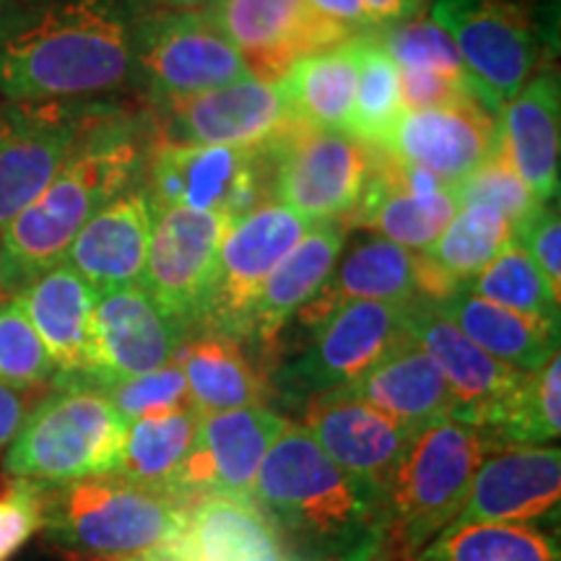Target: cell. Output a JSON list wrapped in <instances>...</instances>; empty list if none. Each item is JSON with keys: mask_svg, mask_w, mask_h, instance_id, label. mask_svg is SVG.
I'll list each match as a JSON object with an SVG mask.
<instances>
[{"mask_svg": "<svg viewBox=\"0 0 561 561\" xmlns=\"http://www.w3.org/2000/svg\"><path fill=\"white\" fill-rule=\"evenodd\" d=\"M128 87H138L130 0H9L0 94L11 104H83Z\"/></svg>", "mask_w": 561, "mask_h": 561, "instance_id": "obj_1", "label": "cell"}, {"mask_svg": "<svg viewBox=\"0 0 561 561\" xmlns=\"http://www.w3.org/2000/svg\"><path fill=\"white\" fill-rule=\"evenodd\" d=\"M252 504L289 561H380L390 502L328 458L305 424L286 421L257 471Z\"/></svg>", "mask_w": 561, "mask_h": 561, "instance_id": "obj_2", "label": "cell"}, {"mask_svg": "<svg viewBox=\"0 0 561 561\" xmlns=\"http://www.w3.org/2000/svg\"><path fill=\"white\" fill-rule=\"evenodd\" d=\"M144 161L136 121L104 112L50 185L0 234V263L9 294L16 297L34 276L66 261L83 224L115 195L136 187Z\"/></svg>", "mask_w": 561, "mask_h": 561, "instance_id": "obj_3", "label": "cell"}, {"mask_svg": "<svg viewBox=\"0 0 561 561\" xmlns=\"http://www.w3.org/2000/svg\"><path fill=\"white\" fill-rule=\"evenodd\" d=\"M42 528L50 541L89 561H144L180 538L185 504L121 473L39 483Z\"/></svg>", "mask_w": 561, "mask_h": 561, "instance_id": "obj_4", "label": "cell"}, {"mask_svg": "<svg viewBox=\"0 0 561 561\" xmlns=\"http://www.w3.org/2000/svg\"><path fill=\"white\" fill-rule=\"evenodd\" d=\"M30 411L11 447L3 471L32 483H66L117 473L128 421L102 390L79 382H55Z\"/></svg>", "mask_w": 561, "mask_h": 561, "instance_id": "obj_5", "label": "cell"}, {"mask_svg": "<svg viewBox=\"0 0 561 561\" xmlns=\"http://www.w3.org/2000/svg\"><path fill=\"white\" fill-rule=\"evenodd\" d=\"M494 453L486 432L460 419L421 430L405 450L390 491L388 551L411 561L466 504L476 468Z\"/></svg>", "mask_w": 561, "mask_h": 561, "instance_id": "obj_6", "label": "cell"}, {"mask_svg": "<svg viewBox=\"0 0 561 561\" xmlns=\"http://www.w3.org/2000/svg\"><path fill=\"white\" fill-rule=\"evenodd\" d=\"M430 16L450 34L476 96L496 115L530 79L549 42L541 0H434Z\"/></svg>", "mask_w": 561, "mask_h": 561, "instance_id": "obj_7", "label": "cell"}, {"mask_svg": "<svg viewBox=\"0 0 561 561\" xmlns=\"http://www.w3.org/2000/svg\"><path fill=\"white\" fill-rule=\"evenodd\" d=\"M380 149L348 133L291 121L263 146L268 198L305 221H341L359 206Z\"/></svg>", "mask_w": 561, "mask_h": 561, "instance_id": "obj_8", "label": "cell"}, {"mask_svg": "<svg viewBox=\"0 0 561 561\" xmlns=\"http://www.w3.org/2000/svg\"><path fill=\"white\" fill-rule=\"evenodd\" d=\"M405 335V305L343 301L312 325L297 356L271 371V385L291 405H305L354 382Z\"/></svg>", "mask_w": 561, "mask_h": 561, "instance_id": "obj_9", "label": "cell"}, {"mask_svg": "<svg viewBox=\"0 0 561 561\" xmlns=\"http://www.w3.org/2000/svg\"><path fill=\"white\" fill-rule=\"evenodd\" d=\"M312 224L276 201L229 219L198 328L244 343L257 291Z\"/></svg>", "mask_w": 561, "mask_h": 561, "instance_id": "obj_10", "label": "cell"}, {"mask_svg": "<svg viewBox=\"0 0 561 561\" xmlns=\"http://www.w3.org/2000/svg\"><path fill=\"white\" fill-rule=\"evenodd\" d=\"M227 224L221 214L153 203L149 255L138 284L185 339L201 322Z\"/></svg>", "mask_w": 561, "mask_h": 561, "instance_id": "obj_11", "label": "cell"}, {"mask_svg": "<svg viewBox=\"0 0 561 561\" xmlns=\"http://www.w3.org/2000/svg\"><path fill=\"white\" fill-rule=\"evenodd\" d=\"M146 187L157 206L208 210L227 219L248 214L268 198V172L261 149L237 146L159 144Z\"/></svg>", "mask_w": 561, "mask_h": 561, "instance_id": "obj_12", "label": "cell"}, {"mask_svg": "<svg viewBox=\"0 0 561 561\" xmlns=\"http://www.w3.org/2000/svg\"><path fill=\"white\" fill-rule=\"evenodd\" d=\"M252 79L206 11L138 19V87L153 104Z\"/></svg>", "mask_w": 561, "mask_h": 561, "instance_id": "obj_13", "label": "cell"}, {"mask_svg": "<svg viewBox=\"0 0 561 561\" xmlns=\"http://www.w3.org/2000/svg\"><path fill=\"white\" fill-rule=\"evenodd\" d=\"M102 115L81 104H11L0 112V234L50 185Z\"/></svg>", "mask_w": 561, "mask_h": 561, "instance_id": "obj_14", "label": "cell"}, {"mask_svg": "<svg viewBox=\"0 0 561 561\" xmlns=\"http://www.w3.org/2000/svg\"><path fill=\"white\" fill-rule=\"evenodd\" d=\"M284 426L286 419L265 403L203 413L193 450L164 491L185 507L208 494L252 502L257 471Z\"/></svg>", "mask_w": 561, "mask_h": 561, "instance_id": "obj_15", "label": "cell"}, {"mask_svg": "<svg viewBox=\"0 0 561 561\" xmlns=\"http://www.w3.org/2000/svg\"><path fill=\"white\" fill-rule=\"evenodd\" d=\"M157 110L161 144L261 149L294 121L280 83L255 76L159 102Z\"/></svg>", "mask_w": 561, "mask_h": 561, "instance_id": "obj_16", "label": "cell"}, {"mask_svg": "<svg viewBox=\"0 0 561 561\" xmlns=\"http://www.w3.org/2000/svg\"><path fill=\"white\" fill-rule=\"evenodd\" d=\"M210 24L242 55L255 79L280 81L305 55L362 37L320 16L307 0H214Z\"/></svg>", "mask_w": 561, "mask_h": 561, "instance_id": "obj_17", "label": "cell"}, {"mask_svg": "<svg viewBox=\"0 0 561 561\" xmlns=\"http://www.w3.org/2000/svg\"><path fill=\"white\" fill-rule=\"evenodd\" d=\"M405 335L437 364L455 396V419L491 432L515 392L523 388L525 371L510 367L468 339L437 310L432 299L419 297L405 305Z\"/></svg>", "mask_w": 561, "mask_h": 561, "instance_id": "obj_18", "label": "cell"}, {"mask_svg": "<svg viewBox=\"0 0 561 561\" xmlns=\"http://www.w3.org/2000/svg\"><path fill=\"white\" fill-rule=\"evenodd\" d=\"M185 333L159 310L140 284L96 291L94 331H91V367L79 380L89 388L149 375L174 362Z\"/></svg>", "mask_w": 561, "mask_h": 561, "instance_id": "obj_19", "label": "cell"}, {"mask_svg": "<svg viewBox=\"0 0 561 561\" xmlns=\"http://www.w3.org/2000/svg\"><path fill=\"white\" fill-rule=\"evenodd\" d=\"M301 411L328 458L390 502L396 473L416 432L343 388L312 398Z\"/></svg>", "mask_w": 561, "mask_h": 561, "instance_id": "obj_20", "label": "cell"}, {"mask_svg": "<svg viewBox=\"0 0 561 561\" xmlns=\"http://www.w3.org/2000/svg\"><path fill=\"white\" fill-rule=\"evenodd\" d=\"M458 208L450 185L380 149L351 224L411 252H426Z\"/></svg>", "mask_w": 561, "mask_h": 561, "instance_id": "obj_21", "label": "cell"}, {"mask_svg": "<svg viewBox=\"0 0 561 561\" xmlns=\"http://www.w3.org/2000/svg\"><path fill=\"white\" fill-rule=\"evenodd\" d=\"M559 447H502L476 468L466 504L447 528L473 523L559 520L561 504Z\"/></svg>", "mask_w": 561, "mask_h": 561, "instance_id": "obj_22", "label": "cell"}, {"mask_svg": "<svg viewBox=\"0 0 561 561\" xmlns=\"http://www.w3.org/2000/svg\"><path fill=\"white\" fill-rule=\"evenodd\" d=\"M496 144L500 115L471 100L439 110H403L382 151L453 187L479 170Z\"/></svg>", "mask_w": 561, "mask_h": 561, "instance_id": "obj_23", "label": "cell"}, {"mask_svg": "<svg viewBox=\"0 0 561 561\" xmlns=\"http://www.w3.org/2000/svg\"><path fill=\"white\" fill-rule=\"evenodd\" d=\"M343 248H346V227L341 221H318L271 271L252 305L248 335H244V343L257 351V367L268 359L289 322L318 297L325 280L331 278Z\"/></svg>", "mask_w": 561, "mask_h": 561, "instance_id": "obj_24", "label": "cell"}, {"mask_svg": "<svg viewBox=\"0 0 561 561\" xmlns=\"http://www.w3.org/2000/svg\"><path fill=\"white\" fill-rule=\"evenodd\" d=\"M153 203L146 187H130L104 203L66 252V263L94 291L138 284L149 255Z\"/></svg>", "mask_w": 561, "mask_h": 561, "instance_id": "obj_25", "label": "cell"}, {"mask_svg": "<svg viewBox=\"0 0 561 561\" xmlns=\"http://www.w3.org/2000/svg\"><path fill=\"white\" fill-rule=\"evenodd\" d=\"M561 83L557 66L536 68L500 112V146L538 201L559 198Z\"/></svg>", "mask_w": 561, "mask_h": 561, "instance_id": "obj_26", "label": "cell"}, {"mask_svg": "<svg viewBox=\"0 0 561 561\" xmlns=\"http://www.w3.org/2000/svg\"><path fill=\"white\" fill-rule=\"evenodd\" d=\"M16 299L58 369L55 380H79L87 375L96 305V291L87 280L62 261L34 276Z\"/></svg>", "mask_w": 561, "mask_h": 561, "instance_id": "obj_27", "label": "cell"}, {"mask_svg": "<svg viewBox=\"0 0 561 561\" xmlns=\"http://www.w3.org/2000/svg\"><path fill=\"white\" fill-rule=\"evenodd\" d=\"M144 561H289L250 500L208 494L191 504L180 538Z\"/></svg>", "mask_w": 561, "mask_h": 561, "instance_id": "obj_28", "label": "cell"}, {"mask_svg": "<svg viewBox=\"0 0 561 561\" xmlns=\"http://www.w3.org/2000/svg\"><path fill=\"white\" fill-rule=\"evenodd\" d=\"M343 390L416 434L442 419H455L450 385L409 335H403L354 382L343 385Z\"/></svg>", "mask_w": 561, "mask_h": 561, "instance_id": "obj_29", "label": "cell"}, {"mask_svg": "<svg viewBox=\"0 0 561 561\" xmlns=\"http://www.w3.org/2000/svg\"><path fill=\"white\" fill-rule=\"evenodd\" d=\"M419 297H426V271L421 252H411L382 237H367L354 244L341 263H335L331 278L297 318L312 328L322 314L343 301L367 299L409 305Z\"/></svg>", "mask_w": 561, "mask_h": 561, "instance_id": "obj_30", "label": "cell"}, {"mask_svg": "<svg viewBox=\"0 0 561 561\" xmlns=\"http://www.w3.org/2000/svg\"><path fill=\"white\" fill-rule=\"evenodd\" d=\"M432 301L476 346L525 375L541 369L551 354L559 351V328L510 310V307L494 305L473 294L466 284L455 286L445 297Z\"/></svg>", "mask_w": 561, "mask_h": 561, "instance_id": "obj_31", "label": "cell"}, {"mask_svg": "<svg viewBox=\"0 0 561 561\" xmlns=\"http://www.w3.org/2000/svg\"><path fill=\"white\" fill-rule=\"evenodd\" d=\"M185 371L191 401L203 413L263 405L268 385L257 371V364L242 351L240 341L229 335L198 328V335H187L180 343L178 356Z\"/></svg>", "mask_w": 561, "mask_h": 561, "instance_id": "obj_32", "label": "cell"}, {"mask_svg": "<svg viewBox=\"0 0 561 561\" xmlns=\"http://www.w3.org/2000/svg\"><path fill=\"white\" fill-rule=\"evenodd\" d=\"M356 42L359 37L305 55L280 79L294 121L320 130L348 133L356 96Z\"/></svg>", "mask_w": 561, "mask_h": 561, "instance_id": "obj_33", "label": "cell"}, {"mask_svg": "<svg viewBox=\"0 0 561 561\" xmlns=\"http://www.w3.org/2000/svg\"><path fill=\"white\" fill-rule=\"evenodd\" d=\"M515 240L507 216L486 206H462L430 250L421 252L430 278V297L442 299L468 284Z\"/></svg>", "mask_w": 561, "mask_h": 561, "instance_id": "obj_34", "label": "cell"}, {"mask_svg": "<svg viewBox=\"0 0 561 561\" xmlns=\"http://www.w3.org/2000/svg\"><path fill=\"white\" fill-rule=\"evenodd\" d=\"M201 419L203 411L193 401H187L178 409L128 421L117 473L144 483V486L164 491L172 476L180 471V466L191 455L193 442L198 437Z\"/></svg>", "mask_w": 561, "mask_h": 561, "instance_id": "obj_35", "label": "cell"}, {"mask_svg": "<svg viewBox=\"0 0 561 561\" xmlns=\"http://www.w3.org/2000/svg\"><path fill=\"white\" fill-rule=\"evenodd\" d=\"M411 561H561V549L549 525L473 523L445 528Z\"/></svg>", "mask_w": 561, "mask_h": 561, "instance_id": "obj_36", "label": "cell"}, {"mask_svg": "<svg viewBox=\"0 0 561 561\" xmlns=\"http://www.w3.org/2000/svg\"><path fill=\"white\" fill-rule=\"evenodd\" d=\"M403 115L401 70L382 50L375 32L356 42V96L348 136L369 149H385Z\"/></svg>", "mask_w": 561, "mask_h": 561, "instance_id": "obj_37", "label": "cell"}, {"mask_svg": "<svg viewBox=\"0 0 561 561\" xmlns=\"http://www.w3.org/2000/svg\"><path fill=\"white\" fill-rule=\"evenodd\" d=\"M561 356L559 351L538 371L525 377L500 424L486 432L494 450L502 447H543L559 439L561 432Z\"/></svg>", "mask_w": 561, "mask_h": 561, "instance_id": "obj_38", "label": "cell"}, {"mask_svg": "<svg viewBox=\"0 0 561 561\" xmlns=\"http://www.w3.org/2000/svg\"><path fill=\"white\" fill-rule=\"evenodd\" d=\"M466 286L473 294H479V297L494 301V305L510 307V310L530 314V318H538L553 328H559L561 294L551 289V284L546 280L541 268L525 252L520 242L512 240Z\"/></svg>", "mask_w": 561, "mask_h": 561, "instance_id": "obj_39", "label": "cell"}, {"mask_svg": "<svg viewBox=\"0 0 561 561\" xmlns=\"http://www.w3.org/2000/svg\"><path fill=\"white\" fill-rule=\"evenodd\" d=\"M453 193L460 208H494L502 216H507L515 229L543 206V201L536 198V193L525 185V180L510 164L507 153L502 151L500 144H496V149L491 151V157L483 161L479 170L468 174L466 180H460L458 185H453Z\"/></svg>", "mask_w": 561, "mask_h": 561, "instance_id": "obj_40", "label": "cell"}, {"mask_svg": "<svg viewBox=\"0 0 561 561\" xmlns=\"http://www.w3.org/2000/svg\"><path fill=\"white\" fill-rule=\"evenodd\" d=\"M58 369L42 346L37 331L16 297L0 299V382L16 388H42L55 382Z\"/></svg>", "mask_w": 561, "mask_h": 561, "instance_id": "obj_41", "label": "cell"}, {"mask_svg": "<svg viewBox=\"0 0 561 561\" xmlns=\"http://www.w3.org/2000/svg\"><path fill=\"white\" fill-rule=\"evenodd\" d=\"M382 50L390 55L398 70H442V73H466L462 58L455 47L450 34H447L432 16H413L401 24L385 26L375 32Z\"/></svg>", "mask_w": 561, "mask_h": 561, "instance_id": "obj_42", "label": "cell"}, {"mask_svg": "<svg viewBox=\"0 0 561 561\" xmlns=\"http://www.w3.org/2000/svg\"><path fill=\"white\" fill-rule=\"evenodd\" d=\"M100 390L123 413L125 421L178 409V405L191 401L185 371H182L178 359L164 364L161 369L149 371V375L104 385Z\"/></svg>", "mask_w": 561, "mask_h": 561, "instance_id": "obj_43", "label": "cell"}, {"mask_svg": "<svg viewBox=\"0 0 561 561\" xmlns=\"http://www.w3.org/2000/svg\"><path fill=\"white\" fill-rule=\"evenodd\" d=\"M39 530V483L13 479L9 489L0 491V561H9Z\"/></svg>", "mask_w": 561, "mask_h": 561, "instance_id": "obj_44", "label": "cell"}, {"mask_svg": "<svg viewBox=\"0 0 561 561\" xmlns=\"http://www.w3.org/2000/svg\"><path fill=\"white\" fill-rule=\"evenodd\" d=\"M403 110H439L479 100L466 73H442V70H401Z\"/></svg>", "mask_w": 561, "mask_h": 561, "instance_id": "obj_45", "label": "cell"}, {"mask_svg": "<svg viewBox=\"0 0 561 561\" xmlns=\"http://www.w3.org/2000/svg\"><path fill=\"white\" fill-rule=\"evenodd\" d=\"M515 242H520L536 261L551 289L561 294V219L557 203H543L528 221H523L515 229Z\"/></svg>", "mask_w": 561, "mask_h": 561, "instance_id": "obj_46", "label": "cell"}, {"mask_svg": "<svg viewBox=\"0 0 561 561\" xmlns=\"http://www.w3.org/2000/svg\"><path fill=\"white\" fill-rule=\"evenodd\" d=\"M39 398L42 388H16L0 382V460Z\"/></svg>", "mask_w": 561, "mask_h": 561, "instance_id": "obj_47", "label": "cell"}, {"mask_svg": "<svg viewBox=\"0 0 561 561\" xmlns=\"http://www.w3.org/2000/svg\"><path fill=\"white\" fill-rule=\"evenodd\" d=\"M307 3H310L320 16L343 26V30H348L351 34L377 32L375 26H371L367 11H364L362 0H307Z\"/></svg>", "mask_w": 561, "mask_h": 561, "instance_id": "obj_48", "label": "cell"}, {"mask_svg": "<svg viewBox=\"0 0 561 561\" xmlns=\"http://www.w3.org/2000/svg\"><path fill=\"white\" fill-rule=\"evenodd\" d=\"M362 5L371 19V26L385 30V26L419 16L430 5V0H362Z\"/></svg>", "mask_w": 561, "mask_h": 561, "instance_id": "obj_49", "label": "cell"}, {"mask_svg": "<svg viewBox=\"0 0 561 561\" xmlns=\"http://www.w3.org/2000/svg\"><path fill=\"white\" fill-rule=\"evenodd\" d=\"M214 0H130L133 11L138 19H159L178 16V13H201L206 11Z\"/></svg>", "mask_w": 561, "mask_h": 561, "instance_id": "obj_50", "label": "cell"}, {"mask_svg": "<svg viewBox=\"0 0 561 561\" xmlns=\"http://www.w3.org/2000/svg\"><path fill=\"white\" fill-rule=\"evenodd\" d=\"M9 297V289H5V273H3V263H0V299Z\"/></svg>", "mask_w": 561, "mask_h": 561, "instance_id": "obj_51", "label": "cell"}, {"mask_svg": "<svg viewBox=\"0 0 561 561\" xmlns=\"http://www.w3.org/2000/svg\"><path fill=\"white\" fill-rule=\"evenodd\" d=\"M5 9H9V0H0V21H3Z\"/></svg>", "mask_w": 561, "mask_h": 561, "instance_id": "obj_52", "label": "cell"}]
</instances>
